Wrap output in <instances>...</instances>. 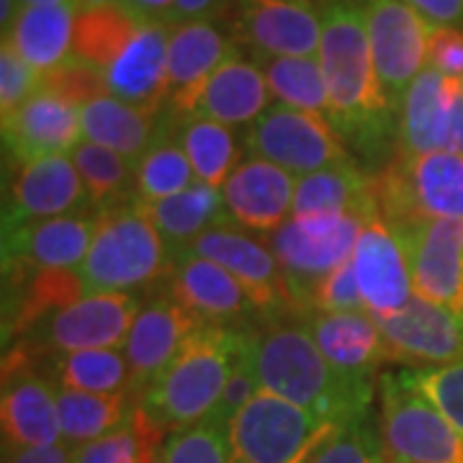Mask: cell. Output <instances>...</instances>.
Instances as JSON below:
<instances>
[{
    "label": "cell",
    "mask_w": 463,
    "mask_h": 463,
    "mask_svg": "<svg viewBox=\"0 0 463 463\" xmlns=\"http://www.w3.org/2000/svg\"><path fill=\"white\" fill-rule=\"evenodd\" d=\"M297 181L294 173L283 170L263 157H248L230 173L222 185L224 206L232 222L242 230L270 234L294 214Z\"/></svg>",
    "instance_id": "24"
},
{
    "label": "cell",
    "mask_w": 463,
    "mask_h": 463,
    "mask_svg": "<svg viewBox=\"0 0 463 463\" xmlns=\"http://www.w3.org/2000/svg\"><path fill=\"white\" fill-rule=\"evenodd\" d=\"M245 152L294 175L353 163L343 137L327 116L291 106H270L245 132Z\"/></svg>",
    "instance_id": "7"
},
{
    "label": "cell",
    "mask_w": 463,
    "mask_h": 463,
    "mask_svg": "<svg viewBox=\"0 0 463 463\" xmlns=\"http://www.w3.org/2000/svg\"><path fill=\"white\" fill-rule=\"evenodd\" d=\"M163 124V106H134L116 96H103L80 106L83 139L114 149L132 163L155 145Z\"/></svg>",
    "instance_id": "30"
},
{
    "label": "cell",
    "mask_w": 463,
    "mask_h": 463,
    "mask_svg": "<svg viewBox=\"0 0 463 463\" xmlns=\"http://www.w3.org/2000/svg\"><path fill=\"white\" fill-rule=\"evenodd\" d=\"M163 288L201 325L248 330L252 319H260L248 291L230 270L191 252H175Z\"/></svg>",
    "instance_id": "15"
},
{
    "label": "cell",
    "mask_w": 463,
    "mask_h": 463,
    "mask_svg": "<svg viewBox=\"0 0 463 463\" xmlns=\"http://www.w3.org/2000/svg\"><path fill=\"white\" fill-rule=\"evenodd\" d=\"M353 268L365 309L373 317L394 315L414 297L407 252L381 216H371L358 234Z\"/></svg>",
    "instance_id": "23"
},
{
    "label": "cell",
    "mask_w": 463,
    "mask_h": 463,
    "mask_svg": "<svg viewBox=\"0 0 463 463\" xmlns=\"http://www.w3.org/2000/svg\"><path fill=\"white\" fill-rule=\"evenodd\" d=\"M78 3H57V5H24L16 24L11 26L8 39L16 52L36 70L50 72L72 57L75 44V21Z\"/></svg>",
    "instance_id": "32"
},
{
    "label": "cell",
    "mask_w": 463,
    "mask_h": 463,
    "mask_svg": "<svg viewBox=\"0 0 463 463\" xmlns=\"http://www.w3.org/2000/svg\"><path fill=\"white\" fill-rule=\"evenodd\" d=\"M175 134L194 165L196 178L206 185L222 188L232 170L240 165V145L227 124H219L206 116L175 114Z\"/></svg>",
    "instance_id": "37"
},
{
    "label": "cell",
    "mask_w": 463,
    "mask_h": 463,
    "mask_svg": "<svg viewBox=\"0 0 463 463\" xmlns=\"http://www.w3.org/2000/svg\"><path fill=\"white\" fill-rule=\"evenodd\" d=\"M134 173H137V199L139 201L170 199L199 181L175 134V114L167 106L165 124L157 134L155 145L134 163Z\"/></svg>",
    "instance_id": "35"
},
{
    "label": "cell",
    "mask_w": 463,
    "mask_h": 463,
    "mask_svg": "<svg viewBox=\"0 0 463 463\" xmlns=\"http://www.w3.org/2000/svg\"><path fill=\"white\" fill-rule=\"evenodd\" d=\"M142 307L137 294H88L42 319L29 343L36 350L72 353L90 347H121Z\"/></svg>",
    "instance_id": "14"
},
{
    "label": "cell",
    "mask_w": 463,
    "mask_h": 463,
    "mask_svg": "<svg viewBox=\"0 0 463 463\" xmlns=\"http://www.w3.org/2000/svg\"><path fill=\"white\" fill-rule=\"evenodd\" d=\"M50 379L57 386L90 394H127L134 392L132 368L118 347H90L57 353L50 365Z\"/></svg>",
    "instance_id": "36"
},
{
    "label": "cell",
    "mask_w": 463,
    "mask_h": 463,
    "mask_svg": "<svg viewBox=\"0 0 463 463\" xmlns=\"http://www.w3.org/2000/svg\"><path fill=\"white\" fill-rule=\"evenodd\" d=\"M234 50L237 44L232 42L230 33L212 18L170 24L167 109L178 116L188 114V106L196 96V90Z\"/></svg>",
    "instance_id": "25"
},
{
    "label": "cell",
    "mask_w": 463,
    "mask_h": 463,
    "mask_svg": "<svg viewBox=\"0 0 463 463\" xmlns=\"http://www.w3.org/2000/svg\"><path fill=\"white\" fill-rule=\"evenodd\" d=\"M78 3V8L85 11V8H100V5H111L116 0H75Z\"/></svg>",
    "instance_id": "56"
},
{
    "label": "cell",
    "mask_w": 463,
    "mask_h": 463,
    "mask_svg": "<svg viewBox=\"0 0 463 463\" xmlns=\"http://www.w3.org/2000/svg\"><path fill=\"white\" fill-rule=\"evenodd\" d=\"M379 432L386 463H463V435L402 368L381 376Z\"/></svg>",
    "instance_id": "6"
},
{
    "label": "cell",
    "mask_w": 463,
    "mask_h": 463,
    "mask_svg": "<svg viewBox=\"0 0 463 463\" xmlns=\"http://www.w3.org/2000/svg\"><path fill=\"white\" fill-rule=\"evenodd\" d=\"M39 90H42V72H36L8 39H3L0 44V114L3 118L18 111Z\"/></svg>",
    "instance_id": "46"
},
{
    "label": "cell",
    "mask_w": 463,
    "mask_h": 463,
    "mask_svg": "<svg viewBox=\"0 0 463 463\" xmlns=\"http://www.w3.org/2000/svg\"><path fill=\"white\" fill-rule=\"evenodd\" d=\"M234 5V0H175L170 24L181 21H199V18H216L227 14V8Z\"/></svg>",
    "instance_id": "51"
},
{
    "label": "cell",
    "mask_w": 463,
    "mask_h": 463,
    "mask_svg": "<svg viewBox=\"0 0 463 463\" xmlns=\"http://www.w3.org/2000/svg\"><path fill=\"white\" fill-rule=\"evenodd\" d=\"M160 435L163 432L149 422L147 414L137 404L129 422L99 440L72 448V463H145L147 448H160Z\"/></svg>",
    "instance_id": "41"
},
{
    "label": "cell",
    "mask_w": 463,
    "mask_h": 463,
    "mask_svg": "<svg viewBox=\"0 0 463 463\" xmlns=\"http://www.w3.org/2000/svg\"><path fill=\"white\" fill-rule=\"evenodd\" d=\"M307 463H386L381 432L365 420L343 425L317 448Z\"/></svg>",
    "instance_id": "43"
},
{
    "label": "cell",
    "mask_w": 463,
    "mask_h": 463,
    "mask_svg": "<svg viewBox=\"0 0 463 463\" xmlns=\"http://www.w3.org/2000/svg\"><path fill=\"white\" fill-rule=\"evenodd\" d=\"M322 3H325V0H322Z\"/></svg>",
    "instance_id": "60"
},
{
    "label": "cell",
    "mask_w": 463,
    "mask_h": 463,
    "mask_svg": "<svg viewBox=\"0 0 463 463\" xmlns=\"http://www.w3.org/2000/svg\"><path fill=\"white\" fill-rule=\"evenodd\" d=\"M248 330H245V335H242V350H240V358H237V364H234V368H232L230 381H227V386H224L222 397H219V402H216L214 412L209 414V420H214V422H219V425H222V428H227V430H230L232 420L242 412L250 399L260 392L258 379H255V371H252V365H250L248 361V350H245V343H248Z\"/></svg>",
    "instance_id": "48"
},
{
    "label": "cell",
    "mask_w": 463,
    "mask_h": 463,
    "mask_svg": "<svg viewBox=\"0 0 463 463\" xmlns=\"http://www.w3.org/2000/svg\"><path fill=\"white\" fill-rule=\"evenodd\" d=\"M461 85H463V80H461Z\"/></svg>",
    "instance_id": "59"
},
{
    "label": "cell",
    "mask_w": 463,
    "mask_h": 463,
    "mask_svg": "<svg viewBox=\"0 0 463 463\" xmlns=\"http://www.w3.org/2000/svg\"><path fill=\"white\" fill-rule=\"evenodd\" d=\"M319 65L330 96L332 127L343 142L376 152L392 134L397 109L379 83L364 0H325Z\"/></svg>",
    "instance_id": "2"
},
{
    "label": "cell",
    "mask_w": 463,
    "mask_h": 463,
    "mask_svg": "<svg viewBox=\"0 0 463 463\" xmlns=\"http://www.w3.org/2000/svg\"><path fill=\"white\" fill-rule=\"evenodd\" d=\"M335 430H337L335 425H327V428H322V430L317 432L315 438H312V440H309V443L304 446V450H301V453H298L297 458H294V461H291V463H307V461H309V456H312L317 448L322 446V443H325V440H327V438H330V435Z\"/></svg>",
    "instance_id": "55"
},
{
    "label": "cell",
    "mask_w": 463,
    "mask_h": 463,
    "mask_svg": "<svg viewBox=\"0 0 463 463\" xmlns=\"http://www.w3.org/2000/svg\"><path fill=\"white\" fill-rule=\"evenodd\" d=\"M3 450L62 443L57 386L32 364L29 345L11 347L3 358Z\"/></svg>",
    "instance_id": "9"
},
{
    "label": "cell",
    "mask_w": 463,
    "mask_h": 463,
    "mask_svg": "<svg viewBox=\"0 0 463 463\" xmlns=\"http://www.w3.org/2000/svg\"><path fill=\"white\" fill-rule=\"evenodd\" d=\"M72 163L83 178L90 203L96 209H106L114 203L137 199V173L134 163L114 149L100 147L96 142L83 139L70 152Z\"/></svg>",
    "instance_id": "40"
},
{
    "label": "cell",
    "mask_w": 463,
    "mask_h": 463,
    "mask_svg": "<svg viewBox=\"0 0 463 463\" xmlns=\"http://www.w3.org/2000/svg\"><path fill=\"white\" fill-rule=\"evenodd\" d=\"M389 361L410 368H430L463 361V319L456 312L414 294L399 312L373 317Z\"/></svg>",
    "instance_id": "16"
},
{
    "label": "cell",
    "mask_w": 463,
    "mask_h": 463,
    "mask_svg": "<svg viewBox=\"0 0 463 463\" xmlns=\"http://www.w3.org/2000/svg\"><path fill=\"white\" fill-rule=\"evenodd\" d=\"M199 327V319L188 315L165 288L145 298L121 345L132 368L134 389L145 392Z\"/></svg>",
    "instance_id": "21"
},
{
    "label": "cell",
    "mask_w": 463,
    "mask_h": 463,
    "mask_svg": "<svg viewBox=\"0 0 463 463\" xmlns=\"http://www.w3.org/2000/svg\"><path fill=\"white\" fill-rule=\"evenodd\" d=\"M309 312H327V315L368 312L364 304V297H361V288H358L353 258L347 263L337 265L335 270H330L312 288V294H309Z\"/></svg>",
    "instance_id": "47"
},
{
    "label": "cell",
    "mask_w": 463,
    "mask_h": 463,
    "mask_svg": "<svg viewBox=\"0 0 463 463\" xmlns=\"http://www.w3.org/2000/svg\"><path fill=\"white\" fill-rule=\"evenodd\" d=\"M263 67L270 96L283 106L330 116V96L319 57H255Z\"/></svg>",
    "instance_id": "39"
},
{
    "label": "cell",
    "mask_w": 463,
    "mask_h": 463,
    "mask_svg": "<svg viewBox=\"0 0 463 463\" xmlns=\"http://www.w3.org/2000/svg\"><path fill=\"white\" fill-rule=\"evenodd\" d=\"M42 88L65 99L67 103H75V106H85L90 100L111 96L109 85H106V70L90 65L80 57H70L60 67L44 72Z\"/></svg>",
    "instance_id": "45"
},
{
    "label": "cell",
    "mask_w": 463,
    "mask_h": 463,
    "mask_svg": "<svg viewBox=\"0 0 463 463\" xmlns=\"http://www.w3.org/2000/svg\"><path fill=\"white\" fill-rule=\"evenodd\" d=\"M410 5L430 26L463 29V0H410Z\"/></svg>",
    "instance_id": "50"
},
{
    "label": "cell",
    "mask_w": 463,
    "mask_h": 463,
    "mask_svg": "<svg viewBox=\"0 0 463 463\" xmlns=\"http://www.w3.org/2000/svg\"><path fill=\"white\" fill-rule=\"evenodd\" d=\"M322 0H234V32L255 57H317Z\"/></svg>",
    "instance_id": "18"
},
{
    "label": "cell",
    "mask_w": 463,
    "mask_h": 463,
    "mask_svg": "<svg viewBox=\"0 0 463 463\" xmlns=\"http://www.w3.org/2000/svg\"><path fill=\"white\" fill-rule=\"evenodd\" d=\"M72 448L65 443L42 448H21V450H3V463H70Z\"/></svg>",
    "instance_id": "52"
},
{
    "label": "cell",
    "mask_w": 463,
    "mask_h": 463,
    "mask_svg": "<svg viewBox=\"0 0 463 463\" xmlns=\"http://www.w3.org/2000/svg\"><path fill=\"white\" fill-rule=\"evenodd\" d=\"M428 67L440 75L463 80V29L458 26H432Z\"/></svg>",
    "instance_id": "49"
},
{
    "label": "cell",
    "mask_w": 463,
    "mask_h": 463,
    "mask_svg": "<svg viewBox=\"0 0 463 463\" xmlns=\"http://www.w3.org/2000/svg\"><path fill=\"white\" fill-rule=\"evenodd\" d=\"M160 463H230V435L214 420L167 435Z\"/></svg>",
    "instance_id": "42"
},
{
    "label": "cell",
    "mask_w": 463,
    "mask_h": 463,
    "mask_svg": "<svg viewBox=\"0 0 463 463\" xmlns=\"http://www.w3.org/2000/svg\"><path fill=\"white\" fill-rule=\"evenodd\" d=\"M373 183L379 216L392 230L417 219H463L461 152H397Z\"/></svg>",
    "instance_id": "5"
},
{
    "label": "cell",
    "mask_w": 463,
    "mask_h": 463,
    "mask_svg": "<svg viewBox=\"0 0 463 463\" xmlns=\"http://www.w3.org/2000/svg\"><path fill=\"white\" fill-rule=\"evenodd\" d=\"M11 276L14 301L5 309V337L29 332L54 312L88 297L80 270L75 268H5Z\"/></svg>",
    "instance_id": "29"
},
{
    "label": "cell",
    "mask_w": 463,
    "mask_h": 463,
    "mask_svg": "<svg viewBox=\"0 0 463 463\" xmlns=\"http://www.w3.org/2000/svg\"><path fill=\"white\" fill-rule=\"evenodd\" d=\"M139 26H142V18L134 16L121 3L85 8L75 21L72 57H80L85 62L106 70L132 42Z\"/></svg>",
    "instance_id": "38"
},
{
    "label": "cell",
    "mask_w": 463,
    "mask_h": 463,
    "mask_svg": "<svg viewBox=\"0 0 463 463\" xmlns=\"http://www.w3.org/2000/svg\"><path fill=\"white\" fill-rule=\"evenodd\" d=\"M394 234L407 252L414 294L463 319V219H417Z\"/></svg>",
    "instance_id": "13"
},
{
    "label": "cell",
    "mask_w": 463,
    "mask_h": 463,
    "mask_svg": "<svg viewBox=\"0 0 463 463\" xmlns=\"http://www.w3.org/2000/svg\"><path fill=\"white\" fill-rule=\"evenodd\" d=\"M80 142V106L67 103L44 88L3 118V147L11 167L52 155H70Z\"/></svg>",
    "instance_id": "20"
},
{
    "label": "cell",
    "mask_w": 463,
    "mask_h": 463,
    "mask_svg": "<svg viewBox=\"0 0 463 463\" xmlns=\"http://www.w3.org/2000/svg\"><path fill=\"white\" fill-rule=\"evenodd\" d=\"M327 425L286 399L258 392L230 422V463H291Z\"/></svg>",
    "instance_id": "11"
},
{
    "label": "cell",
    "mask_w": 463,
    "mask_h": 463,
    "mask_svg": "<svg viewBox=\"0 0 463 463\" xmlns=\"http://www.w3.org/2000/svg\"><path fill=\"white\" fill-rule=\"evenodd\" d=\"M397 149L402 155L461 152L463 85L425 67L397 109Z\"/></svg>",
    "instance_id": "12"
},
{
    "label": "cell",
    "mask_w": 463,
    "mask_h": 463,
    "mask_svg": "<svg viewBox=\"0 0 463 463\" xmlns=\"http://www.w3.org/2000/svg\"><path fill=\"white\" fill-rule=\"evenodd\" d=\"M345 214H364L368 219L379 216L373 175H365L355 163H345L298 178L294 219Z\"/></svg>",
    "instance_id": "31"
},
{
    "label": "cell",
    "mask_w": 463,
    "mask_h": 463,
    "mask_svg": "<svg viewBox=\"0 0 463 463\" xmlns=\"http://www.w3.org/2000/svg\"><path fill=\"white\" fill-rule=\"evenodd\" d=\"M145 212L155 222V227L167 240L173 252L185 250L199 234L216 224L232 222L224 206L222 188L196 181L191 188L160 201H142Z\"/></svg>",
    "instance_id": "33"
},
{
    "label": "cell",
    "mask_w": 463,
    "mask_h": 463,
    "mask_svg": "<svg viewBox=\"0 0 463 463\" xmlns=\"http://www.w3.org/2000/svg\"><path fill=\"white\" fill-rule=\"evenodd\" d=\"M57 386V383H54ZM134 392L127 394H90L78 389L57 386L62 443L78 448L114 432L134 414Z\"/></svg>",
    "instance_id": "34"
},
{
    "label": "cell",
    "mask_w": 463,
    "mask_h": 463,
    "mask_svg": "<svg viewBox=\"0 0 463 463\" xmlns=\"http://www.w3.org/2000/svg\"><path fill=\"white\" fill-rule=\"evenodd\" d=\"M412 383L463 435V361L430 368H407Z\"/></svg>",
    "instance_id": "44"
},
{
    "label": "cell",
    "mask_w": 463,
    "mask_h": 463,
    "mask_svg": "<svg viewBox=\"0 0 463 463\" xmlns=\"http://www.w3.org/2000/svg\"><path fill=\"white\" fill-rule=\"evenodd\" d=\"M96 209L70 155H52L14 167L3 206V227Z\"/></svg>",
    "instance_id": "19"
},
{
    "label": "cell",
    "mask_w": 463,
    "mask_h": 463,
    "mask_svg": "<svg viewBox=\"0 0 463 463\" xmlns=\"http://www.w3.org/2000/svg\"><path fill=\"white\" fill-rule=\"evenodd\" d=\"M301 322L307 325L325 358L350 376L376 379L381 364L389 361L383 335L371 312H309L301 317Z\"/></svg>",
    "instance_id": "28"
},
{
    "label": "cell",
    "mask_w": 463,
    "mask_h": 463,
    "mask_svg": "<svg viewBox=\"0 0 463 463\" xmlns=\"http://www.w3.org/2000/svg\"><path fill=\"white\" fill-rule=\"evenodd\" d=\"M175 252L155 227L142 201L99 209V227L80 265L90 294H134L170 273Z\"/></svg>",
    "instance_id": "4"
},
{
    "label": "cell",
    "mask_w": 463,
    "mask_h": 463,
    "mask_svg": "<svg viewBox=\"0 0 463 463\" xmlns=\"http://www.w3.org/2000/svg\"><path fill=\"white\" fill-rule=\"evenodd\" d=\"M167 42L170 24L142 21L132 42L106 67L109 93L134 106H165L170 96Z\"/></svg>",
    "instance_id": "27"
},
{
    "label": "cell",
    "mask_w": 463,
    "mask_h": 463,
    "mask_svg": "<svg viewBox=\"0 0 463 463\" xmlns=\"http://www.w3.org/2000/svg\"><path fill=\"white\" fill-rule=\"evenodd\" d=\"M364 8L379 83L399 109L407 88L428 67L432 26L410 0H364Z\"/></svg>",
    "instance_id": "10"
},
{
    "label": "cell",
    "mask_w": 463,
    "mask_h": 463,
    "mask_svg": "<svg viewBox=\"0 0 463 463\" xmlns=\"http://www.w3.org/2000/svg\"><path fill=\"white\" fill-rule=\"evenodd\" d=\"M116 3H121L142 21H165V24H170V14L175 5V0H116Z\"/></svg>",
    "instance_id": "53"
},
{
    "label": "cell",
    "mask_w": 463,
    "mask_h": 463,
    "mask_svg": "<svg viewBox=\"0 0 463 463\" xmlns=\"http://www.w3.org/2000/svg\"><path fill=\"white\" fill-rule=\"evenodd\" d=\"M99 227V209L3 227L5 268H80Z\"/></svg>",
    "instance_id": "22"
},
{
    "label": "cell",
    "mask_w": 463,
    "mask_h": 463,
    "mask_svg": "<svg viewBox=\"0 0 463 463\" xmlns=\"http://www.w3.org/2000/svg\"><path fill=\"white\" fill-rule=\"evenodd\" d=\"M268 109L270 88L263 67L234 50L196 90L188 114L206 116L234 129L250 127Z\"/></svg>",
    "instance_id": "26"
},
{
    "label": "cell",
    "mask_w": 463,
    "mask_h": 463,
    "mask_svg": "<svg viewBox=\"0 0 463 463\" xmlns=\"http://www.w3.org/2000/svg\"><path fill=\"white\" fill-rule=\"evenodd\" d=\"M21 5H57V3H75V0H18Z\"/></svg>",
    "instance_id": "57"
},
{
    "label": "cell",
    "mask_w": 463,
    "mask_h": 463,
    "mask_svg": "<svg viewBox=\"0 0 463 463\" xmlns=\"http://www.w3.org/2000/svg\"><path fill=\"white\" fill-rule=\"evenodd\" d=\"M245 350L260 392L286 399L335 428L365 420L373 379L335 368L301 319L265 322L260 330L250 327Z\"/></svg>",
    "instance_id": "1"
},
{
    "label": "cell",
    "mask_w": 463,
    "mask_h": 463,
    "mask_svg": "<svg viewBox=\"0 0 463 463\" xmlns=\"http://www.w3.org/2000/svg\"><path fill=\"white\" fill-rule=\"evenodd\" d=\"M245 330L201 325L165 371L142 392L139 410L163 432L185 430L214 412L240 350Z\"/></svg>",
    "instance_id": "3"
},
{
    "label": "cell",
    "mask_w": 463,
    "mask_h": 463,
    "mask_svg": "<svg viewBox=\"0 0 463 463\" xmlns=\"http://www.w3.org/2000/svg\"><path fill=\"white\" fill-rule=\"evenodd\" d=\"M21 3L18 0H0V29H3V36H8L11 26L16 24L18 14H21Z\"/></svg>",
    "instance_id": "54"
},
{
    "label": "cell",
    "mask_w": 463,
    "mask_h": 463,
    "mask_svg": "<svg viewBox=\"0 0 463 463\" xmlns=\"http://www.w3.org/2000/svg\"><path fill=\"white\" fill-rule=\"evenodd\" d=\"M365 222L368 216L350 214L337 230L315 234L304 230L297 219H288L276 232L265 234V245L279 258L283 273L291 283L301 317L309 315V294L317 283L337 265L353 258V250Z\"/></svg>",
    "instance_id": "17"
},
{
    "label": "cell",
    "mask_w": 463,
    "mask_h": 463,
    "mask_svg": "<svg viewBox=\"0 0 463 463\" xmlns=\"http://www.w3.org/2000/svg\"><path fill=\"white\" fill-rule=\"evenodd\" d=\"M181 252L214 260L224 270H230L248 291V297L252 298L263 322L301 319L291 283L286 279L273 250L265 245V240H258L227 222V224H216L212 230L199 234Z\"/></svg>",
    "instance_id": "8"
},
{
    "label": "cell",
    "mask_w": 463,
    "mask_h": 463,
    "mask_svg": "<svg viewBox=\"0 0 463 463\" xmlns=\"http://www.w3.org/2000/svg\"><path fill=\"white\" fill-rule=\"evenodd\" d=\"M160 448H147V453H145V463H160Z\"/></svg>",
    "instance_id": "58"
}]
</instances>
